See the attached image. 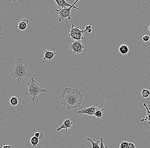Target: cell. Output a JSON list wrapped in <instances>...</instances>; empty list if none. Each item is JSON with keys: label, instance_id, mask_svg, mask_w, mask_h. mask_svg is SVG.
<instances>
[{"label": "cell", "instance_id": "cell-1", "mask_svg": "<svg viewBox=\"0 0 150 148\" xmlns=\"http://www.w3.org/2000/svg\"><path fill=\"white\" fill-rule=\"evenodd\" d=\"M83 97L82 90L77 88H65L60 96L61 104L69 111L80 108L83 102Z\"/></svg>", "mask_w": 150, "mask_h": 148}, {"label": "cell", "instance_id": "cell-2", "mask_svg": "<svg viewBox=\"0 0 150 148\" xmlns=\"http://www.w3.org/2000/svg\"><path fill=\"white\" fill-rule=\"evenodd\" d=\"M31 73L25 60L21 58H17L15 65L11 73L12 78L16 80L18 84H20L25 79L31 76Z\"/></svg>", "mask_w": 150, "mask_h": 148}, {"label": "cell", "instance_id": "cell-3", "mask_svg": "<svg viewBox=\"0 0 150 148\" xmlns=\"http://www.w3.org/2000/svg\"><path fill=\"white\" fill-rule=\"evenodd\" d=\"M46 92L47 90L43 88L37 81H36L34 78H32L30 81L27 84V88L25 94L29 96L32 101L35 102L39 95Z\"/></svg>", "mask_w": 150, "mask_h": 148}, {"label": "cell", "instance_id": "cell-4", "mask_svg": "<svg viewBox=\"0 0 150 148\" xmlns=\"http://www.w3.org/2000/svg\"><path fill=\"white\" fill-rule=\"evenodd\" d=\"M79 0L76 1L73 4L71 7L69 8H66L64 9L59 10L58 9H55V13L59 15V22H62L63 21L65 18H67L68 20H70L71 19V10L72 8H74L76 10H79V8L75 6V4L79 1Z\"/></svg>", "mask_w": 150, "mask_h": 148}, {"label": "cell", "instance_id": "cell-5", "mask_svg": "<svg viewBox=\"0 0 150 148\" xmlns=\"http://www.w3.org/2000/svg\"><path fill=\"white\" fill-rule=\"evenodd\" d=\"M69 36L70 39L73 41H81L85 40L86 38L83 36V33H85L84 29L81 30L78 27H74V25L72 24V27L68 30Z\"/></svg>", "mask_w": 150, "mask_h": 148}, {"label": "cell", "instance_id": "cell-6", "mask_svg": "<svg viewBox=\"0 0 150 148\" xmlns=\"http://www.w3.org/2000/svg\"><path fill=\"white\" fill-rule=\"evenodd\" d=\"M84 44L80 41H74L70 44V48L74 54H79L81 53L84 50Z\"/></svg>", "mask_w": 150, "mask_h": 148}, {"label": "cell", "instance_id": "cell-7", "mask_svg": "<svg viewBox=\"0 0 150 148\" xmlns=\"http://www.w3.org/2000/svg\"><path fill=\"white\" fill-rule=\"evenodd\" d=\"M97 107L93 105L91 107L88 108H84L82 109L77 111L76 113L80 116L81 118H82V116L83 114H87L90 116H93L95 112L97 110Z\"/></svg>", "mask_w": 150, "mask_h": 148}, {"label": "cell", "instance_id": "cell-8", "mask_svg": "<svg viewBox=\"0 0 150 148\" xmlns=\"http://www.w3.org/2000/svg\"><path fill=\"white\" fill-rule=\"evenodd\" d=\"M72 125H73V122L70 121V119H66L64 121L63 123L59 127H58L56 130L58 132H59L64 129L66 132H67L68 129L72 128Z\"/></svg>", "mask_w": 150, "mask_h": 148}, {"label": "cell", "instance_id": "cell-9", "mask_svg": "<svg viewBox=\"0 0 150 148\" xmlns=\"http://www.w3.org/2000/svg\"><path fill=\"white\" fill-rule=\"evenodd\" d=\"M55 1L57 4L58 9L59 10L67 8V7H71L72 5L69 4L65 0H55Z\"/></svg>", "mask_w": 150, "mask_h": 148}, {"label": "cell", "instance_id": "cell-10", "mask_svg": "<svg viewBox=\"0 0 150 148\" xmlns=\"http://www.w3.org/2000/svg\"><path fill=\"white\" fill-rule=\"evenodd\" d=\"M56 54V53L55 52L45 50L43 57V60H48L49 62H50L51 60L53 59Z\"/></svg>", "mask_w": 150, "mask_h": 148}, {"label": "cell", "instance_id": "cell-11", "mask_svg": "<svg viewBox=\"0 0 150 148\" xmlns=\"http://www.w3.org/2000/svg\"><path fill=\"white\" fill-rule=\"evenodd\" d=\"M29 24V21L26 19H24L19 22L18 25V29L19 31H23L25 30Z\"/></svg>", "mask_w": 150, "mask_h": 148}, {"label": "cell", "instance_id": "cell-12", "mask_svg": "<svg viewBox=\"0 0 150 148\" xmlns=\"http://www.w3.org/2000/svg\"><path fill=\"white\" fill-rule=\"evenodd\" d=\"M104 109H100V106H97V110L95 112V114H94V116L95 118L97 119V120H99L102 117L103 113L102 112L104 111Z\"/></svg>", "mask_w": 150, "mask_h": 148}, {"label": "cell", "instance_id": "cell-13", "mask_svg": "<svg viewBox=\"0 0 150 148\" xmlns=\"http://www.w3.org/2000/svg\"><path fill=\"white\" fill-rule=\"evenodd\" d=\"M119 52L123 55L127 54L129 52L128 47L126 44H122L118 48Z\"/></svg>", "mask_w": 150, "mask_h": 148}, {"label": "cell", "instance_id": "cell-14", "mask_svg": "<svg viewBox=\"0 0 150 148\" xmlns=\"http://www.w3.org/2000/svg\"><path fill=\"white\" fill-rule=\"evenodd\" d=\"M143 106L146 108L147 110V114H146V116L144 119H142L140 120V122H143L145 121H148V123L150 124V111L149 110L148 106H147L145 103L143 104Z\"/></svg>", "mask_w": 150, "mask_h": 148}, {"label": "cell", "instance_id": "cell-15", "mask_svg": "<svg viewBox=\"0 0 150 148\" xmlns=\"http://www.w3.org/2000/svg\"><path fill=\"white\" fill-rule=\"evenodd\" d=\"M39 138L36 137L35 136L32 137L30 139V142L31 145L33 147H36L37 146L39 145Z\"/></svg>", "mask_w": 150, "mask_h": 148}, {"label": "cell", "instance_id": "cell-16", "mask_svg": "<svg viewBox=\"0 0 150 148\" xmlns=\"http://www.w3.org/2000/svg\"><path fill=\"white\" fill-rule=\"evenodd\" d=\"M10 104L13 107H15L18 104V100L17 97L13 96L10 100Z\"/></svg>", "mask_w": 150, "mask_h": 148}, {"label": "cell", "instance_id": "cell-17", "mask_svg": "<svg viewBox=\"0 0 150 148\" xmlns=\"http://www.w3.org/2000/svg\"><path fill=\"white\" fill-rule=\"evenodd\" d=\"M142 98H147L150 96V91L147 89H143L141 92Z\"/></svg>", "mask_w": 150, "mask_h": 148}, {"label": "cell", "instance_id": "cell-18", "mask_svg": "<svg viewBox=\"0 0 150 148\" xmlns=\"http://www.w3.org/2000/svg\"><path fill=\"white\" fill-rule=\"evenodd\" d=\"M87 139L88 141H89L91 143L92 148H100V147L99 146V144L100 142V140H97V142H94L90 138H87Z\"/></svg>", "mask_w": 150, "mask_h": 148}, {"label": "cell", "instance_id": "cell-19", "mask_svg": "<svg viewBox=\"0 0 150 148\" xmlns=\"http://www.w3.org/2000/svg\"><path fill=\"white\" fill-rule=\"evenodd\" d=\"M93 22H91L90 23L89 25H87L86 26V29H85V33L86 34H87L88 33H91L92 29L91 25L93 23Z\"/></svg>", "mask_w": 150, "mask_h": 148}, {"label": "cell", "instance_id": "cell-20", "mask_svg": "<svg viewBox=\"0 0 150 148\" xmlns=\"http://www.w3.org/2000/svg\"><path fill=\"white\" fill-rule=\"evenodd\" d=\"M128 143L126 141H122L120 143V146L118 148H128Z\"/></svg>", "mask_w": 150, "mask_h": 148}, {"label": "cell", "instance_id": "cell-21", "mask_svg": "<svg viewBox=\"0 0 150 148\" xmlns=\"http://www.w3.org/2000/svg\"><path fill=\"white\" fill-rule=\"evenodd\" d=\"M150 39V36L149 35H146L143 36L142 37V40L145 42H148L149 40Z\"/></svg>", "mask_w": 150, "mask_h": 148}, {"label": "cell", "instance_id": "cell-22", "mask_svg": "<svg viewBox=\"0 0 150 148\" xmlns=\"http://www.w3.org/2000/svg\"><path fill=\"white\" fill-rule=\"evenodd\" d=\"M101 140V144H100V148H107V146H104V144L103 138L102 137L100 138Z\"/></svg>", "mask_w": 150, "mask_h": 148}, {"label": "cell", "instance_id": "cell-23", "mask_svg": "<svg viewBox=\"0 0 150 148\" xmlns=\"http://www.w3.org/2000/svg\"><path fill=\"white\" fill-rule=\"evenodd\" d=\"M128 148H135V146L133 143H129Z\"/></svg>", "mask_w": 150, "mask_h": 148}, {"label": "cell", "instance_id": "cell-24", "mask_svg": "<svg viewBox=\"0 0 150 148\" xmlns=\"http://www.w3.org/2000/svg\"><path fill=\"white\" fill-rule=\"evenodd\" d=\"M43 137H44V135H43V133L40 132V136L39 137V140H42Z\"/></svg>", "mask_w": 150, "mask_h": 148}, {"label": "cell", "instance_id": "cell-25", "mask_svg": "<svg viewBox=\"0 0 150 148\" xmlns=\"http://www.w3.org/2000/svg\"><path fill=\"white\" fill-rule=\"evenodd\" d=\"M3 29V28L2 25L0 22V36H1Z\"/></svg>", "mask_w": 150, "mask_h": 148}, {"label": "cell", "instance_id": "cell-26", "mask_svg": "<svg viewBox=\"0 0 150 148\" xmlns=\"http://www.w3.org/2000/svg\"><path fill=\"white\" fill-rule=\"evenodd\" d=\"M2 148H12L11 145H5Z\"/></svg>", "mask_w": 150, "mask_h": 148}, {"label": "cell", "instance_id": "cell-27", "mask_svg": "<svg viewBox=\"0 0 150 148\" xmlns=\"http://www.w3.org/2000/svg\"><path fill=\"white\" fill-rule=\"evenodd\" d=\"M34 136L36 137L39 138L40 136V132H36V133H35Z\"/></svg>", "mask_w": 150, "mask_h": 148}, {"label": "cell", "instance_id": "cell-28", "mask_svg": "<svg viewBox=\"0 0 150 148\" xmlns=\"http://www.w3.org/2000/svg\"><path fill=\"white\" fill-rule=\"evenodd\" d=\"M149 31L150 32V25H149Z\"/></svg>", "mask_w": 150, "mask_h": 148}]
</instances>
